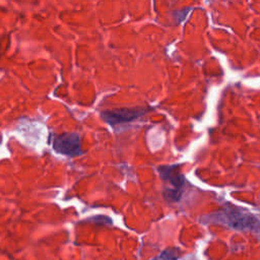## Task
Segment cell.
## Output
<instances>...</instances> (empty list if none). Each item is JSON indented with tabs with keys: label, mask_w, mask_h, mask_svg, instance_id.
<instances>
[{
	"label": "cell",
	"mask_w": 260,
	"mask_h": 260,
	"mask_svg": "<svg viewBox=\"0 0 260 260\" xmlns=\"http://www.w3.org/2000/svg\"><path fill=\"white\" fill-rule=\"evenodd\" d=\"M212 218L237 230L259 231L260 229V222L255 215L231 203H228L220 211L212 215Z\"/></svg>",
	"instance_id": "1"
},
{
	"label": "cell",
	"mask_w": 260,
	"mask_h": 260,
	"mask_svg": "<svg viewBox=\"0 0 260 260\" xmlns=\"http://www.w3.org/2000/svg\"><path fill=\"white\" fill-rule=\"evenodd\" d=\"M53 148L58 153L73 157L82 153L80 136L77 133H63L53 138Z\"/></svg>",
	"instance_id": "2"
},
{
	"label": "cell",
	"mask_w": 260,
	"mask_h": 260,
	"mask_svg": "<svg viewBox=\"0 0 260 260\" xmlns=\"http://www.w3.org/2000/svg\"><path fill=\"white\" fill-rule=\"evenodd\" d=\"M145 113V109L142 108H134V109H119L112 111L102 112L101 116L105 122L110 124L111 126H115L117 124H123L131 122L141 115Z\"/></svg>",
	"instance_id": "3"
},
{
	"label": "cell",
	"mask_w": 260,
	"mask_h": 260,
	"mask_svg": "<svg viewBox=\"0 0 260 260\" xmlns=\"http://www.w3.org/2000/svg\"><path fill=\"white\" fill-rule=\"evenodd\" d=\"M158 174L160 178L169 182L174 190H182L183 185L185 183V178L180 172V166L174 165V166H161L157 169Z\"/></svg>",
	"instance_id": "4"
},
{
	"label": "cell",
	"mask_w": 260,
	"mask_h": 260,
	"mask_svg": "<svg viewBox=\"0 0 260 260\" xmlns=\"http://www.w3.org/2000/svg\"><path fill=\"white\" fill-rule=\"evenodd\" d=\"M179 256H180V249L172 247L164 250L159 255H157L151 260H178Z\"/></svg>",
	"instance_id": "5"
},
{
	"label": "cell",
	"mask_w": 260,
	"mask_h": 260,
	"mask_svg": "<svg viewBox=\"0 0 260 260\" xmlns=\"http://www.w3.org/2000/svg\"><path fill=\"white\" fill-rule=\"evenodd\" d=\"M162 195L166 200H168L170 202H177L181 199L182 190H174V189L166 188L162 192Z\"/></svg>",
	"instance_id": "6"
}]
</instances>
